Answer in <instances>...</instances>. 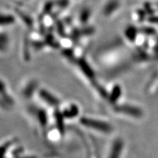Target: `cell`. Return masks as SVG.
Listing matches in <instances>:
<instances>
[{
  "instance_id": "6da1fadb",
  "label": "cell",
  "mask_w": 158,
  "mask_h": 158,
  "mask_svg": "<svg viewBox=\"0 0 158 158\" xmlns=\"http://www.w3.org/2000/svg\"><path fill=\"white\" fill-rule=\"evenodd\" d=\"M78 64L80 67L81 70L83 71V73L86 75L88 78H92L94 77V73L92 70V69L91 68V67L89 65V64L86 62V61L84 59H80L78 61Z\"/></svg>"
},
{
  "instance_id": "7a4b0ae2",
  "label": "cell",
  "mask_w": 158,
  "mask_h": 158,
  "mask_svg": "<svg viewBox=\"0 0 158 158\" xmlns=\"http://www.w3.org/2000/svg\"><path fill=\"white\" fill-rule=\"evenodd\" d=\"M119 6V2L118 0H110L106 4L103 8V14L105 15H110L114 13L116 10Z\"/></svg>"
},
{
  "instance_id": "3957f363",
  "label": "cell",
  "mask_w": 158,
  "mask_h": 158,
  "mask_svg": "<svg viewBox=\"0 0 158 158\" xmlns=\"http://www.w3.org/2000/svg\"><path fill=\"white\" fill-rule=\"evenodd\" d=\"M91 15V10L87 7H85L80 13V21L82 23H86L89 19Z\"/></svg>"
},
{
  "instance_id": "277c9868",
  "label": "cell",
  "mask_w": 158,
  "mask_h": 158,
  "mask_svg": "<svg viewBox=\"0 0 158 158\" xmlns=\"http://www.w3.org/2000/svg\"><path fill=\"white\" fill-rule=\"evenodd\" d=\"M17 13L19 15V16L21 17V19H22L23 21H24V23L27 26H28V27H32L33 21H32V19H31V18L29 16V15L24 14V13H22V12H21L19 10H17Z\"/></svg>"
},
{
  "instance_id": "5b68a950",
  "label": "cell",
  "mask_w": 158,
  "mask_h": 158,
  "mask_svg": "<svg viewBox=\"0 0 158 158\" xmlns=\"http://www.w3.org/2000/svg\"><path fill=\"white\" fill-rule=\"evenodd\" d=\"M14 18L11 15H0V24L6 25L10 24L14 22Z\"/></svg>"
},
{
  "instance_id": "8992f818",
  "label": "cell",
  "mask_w": 158,
  "mask_h": 158,
  "mask_svg": "<svg viewBox=\"0 0 158 158\" xmlns=\"http://www.w3.org/2000/svg\"><path fill=\"white\" fill-rule=\"evenodd\" d=\"M125 35H126V37H127L130 40H133L135 38V35H136L135 29L133 27H129L127 29H126Z\"/></svg>"
},
{
  "instance_id": "52a82bcc",
  "label": "cell",
  "mask_w": 158,
  "mask_h": 158,
  "mask_svg": "<svg viewBox=\"0 0 158 158\" xmlns=\"http://www.w3.org/2000/svg\"><path fill=\"white\" fill-rule=\"evenodd\" d=\"M45 43H46V44H48V45H50V46L52 47V48H58V44L55 42L54 37H52V35H48L45 37Z\"/></svg>"
},
{
  "instance_id": "ba28073f",
  "label": "cell",
  "mask_w": 158,
  "mask_h": 158,
  "mask_svg": "<svg viewBox=\"0 0 158 158\" xmlns=\"http://www.w3.org/2000/svg\"><path fill=\"white\" fill-rule=\"evenodd\" d=\"M40 95L42 96L43 98L45 99V100H48V102H53V103L56 102V100H55L54 97L51 96L48 92H45V91H42V92H40Z\"/></svg>"
},
{
  "instance_id": "9c48e42d",
  "label": "cell",
  "mask_w": 158,
  "mask_h": 158,
  "mask_svg": "<svg viewBox=\"0 0 158 158\" xmlns=\"http://www.w3.org/2000/svg\"><path fill=\"white\" fill-rule=\"evenodd\" d=\"M82 35L81 33V31H79L78 29H75L72 32V36H71V37H72L73 40L74 41V42H77V41L78 40L79 38H80L81 35Z\"/></svg>"
},
{
  "instance_id": "30bf717a",
  "label": "cell",
  "mask_w": 158,
  "mask_h": 158,
  "mask_svg": "<svg viewBox=\"0 0 158 158\" xmlns=\"http://www.w3.org/2000/svg\"><path fill=\"white\" fill-rule=\"evenodd\" d=\"M94 32V29L93 28V27H86V28L83 29L81 30V33L84 35H92V34H93Z\"/></svg>"
},
{
  "instance_id": "8fae6325",
  "label": "cell",
  "mask_w": 158,
  "mask_h": 158,
  "mask_svg": "<svg viewBox=\"0 0 158 158\" xmlns=\"http://www.w3.org/2000/svg\"><path fill=\"white\" fill-rule=\"evenodd\" d=\"M56 27H57V31L60 35V36L64 37L65 36V32L64 30V27H63V24L61 22H58L56 23Z\"/></svg>"
},
{
  "instance_id": "7c38bea8",
  "label": "cell",
  "mask_w": 158,
  "mask_h": 158,
  "mask_svg": "<svg viewBox=\"0 0 158 158\" xmlns=\"http://www.w3.org/2000/svg\"><path fill=\"white\" fill-rule=\"evenodd\" d=\"M56 5L59 7L64 8V7H66L69 5V0H58L56 2Z\"/></svg>"
},
{
  "instance_id": "4fadbf2b",
  "label": "cell",
  "mask_w": 158,
  "mask_h": 158,
  "mask_svg": "<svg viewBox=\"0 0 158 158\" xmlns=\"http://www.w3.org/2000/svg\"><path fill=\"white\" fill-rule=\"evenodd\" d=\"M23 52H24V57L27 60H29V58L30 57L29 56V43L27 42V40L25 41V44H24V50H23Z\"/></svg>"
},
{
  "instance_id": "5bb4252c",
  "label": "cell",
  "mask_w": 158,
  "mask_h": 158,
  "mask_svg": "<svg viewBox=\"0 0 158 158\" xmlns=\"http://www.w3.org/2000/svg\"><path fill=\"white\" fill-rule=\"evenodd\" d=\"M53 7V3L51 2H48L45 5L44 7V13H50L51 9H52Z\"/></svg>"
},
{
  "instance_id": "9a60e30c",
  "label": "cell",
  "mask_w": 158,
  "mask_h": 158,
  "mask_svg": "<svg viewBox=\"0 0 158 158\" xmlns=\"http://www.w3.org/2000/svg\"><path fill=\"white\" fill-rule=\"evenodd\" d=\"M43 45H44V43L43 42H40V41H35V42L32 43V46L36 50H39V49L42 48Z\"/></svg>"
},
{
  "instance_id": "2e32d148",
  "label": "cell",
  "mask_w": 158,
  "mask_h": 158,
  "mask_svg": "<svg viewBox=\"0 0 158 158\" xmlns=\"http://www.w3.org/2000/svg\"><path fill=\"white\" fill-rule=\"evenodd\" d=\"M120 94V89L118 86H116L115 87H114V90H113V94H112V98L113 99H116L118 98V96Z\"/></svg>"
},
{
  "instance_id": "e0dca14e",
  "label": "cell",
  "mask_w": 158,
  "mask_h": 158,
  "mask_svg": "<svg viewBox=\"0 0 158 158\" xmlns=\"http://www.w3.org/2000/svg\"><path fill=\"white\" fill-rule=\"evenodd\" d=\"M62 53L65 56L68 57V58H72L73 56V52L71 49H65L62 51Z\"/></svg>"
}]
</instances>
